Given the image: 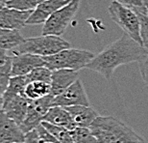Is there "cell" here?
Here are the masks:
<instances>
[{
    "mask_svg": "<svg viewBox=\"0 0 148 143\" xmlns=\"http://www.w3.org/2000/svg\"><path fill=\"white\" fill-rule=\"evenodd\" d=\"M140 72L144 83L148 86V54L140 62H138Z\"/></svg>",
    "mask_w": 148,
    "mask_h": 143,
    "instance_id": "28",
    "label": "cell"
},
{
    "mask_svg": "<svg viewBox=\"0 0 148 143\" xmlns=\"http://www.w3.org/2000/svg\"><path fill=\"white\" fill-rule=\"evenodd\" d=\"M25 133L16 121L0 109V143H24Z\"/></svg>",
    "mask_w": 148,
    "mask_h": 143,
    "instance_id": "10",
    "label": "cell"
},
{
    "mask_svg": "<svg viewBox=\"0 0 148 143\" xmlns=\"http://www.w3.org/2000/svg\"><path fill=\"white\" fill-rule=\"evenodd\" d=\"M33 11H22L4 7L0 9V27L11 30H20L27 25V20Z\"/></svg>",
    "mask_w": 148,
    "mask_h": 143,
    "instance_id": "11",
    "label": "cell"
},
{
    "mask_svg": "<svg viewBox=\"0 0 148 143\" xmlns=\"http://www.w3.org/2000/svg\"><path fill=\"white\" fill-rule=\"evenodd\" d=\"M44 143H56V142H44Z\"/></svg>",
    "mask_w": 148,
    "mask_h": 143,
    "instance_id": "34",
    "label": "cell"
},
{
    "mask_svg": "<svg viewBox=\"0 0 148 143\" xmlns=\"http://www.w3.org/2000/svg\"><path fill=\"white\" fill-rule=\"evenodd\" d=\"M41 124L46 128V130L57 139L59 143H74L71 133L69 129L60 126H55L47 122H41Z\"/></svg>",
    "mask_w": 148,
    "mask_h": 143,
    "instance_id": "20",
    "label": "cell"
},
{
    "mask_svg": "<svg viewBox=\"0 0 148 143\" xmlns=\"http://www.w3.org/2000/svg\"><path fill=\"white\" fill-rule=\"evenodd\" d=\"M29 103H30V100L21 95H17L11 98L10 100L5 101L2 109L9 117L16 121L20 126L27 114Z\"/></svg>",
    "mask_w": 148,
    "mask_h": 143,
    "instance_id": "13",
    "label": "cell"
},
{
    "mask_svg": "<svg viewBox=\"0 0 148 143\" xmlns=\"http://www.w3.org/2000/svg\"><path fill=\"white\" fill-rule=\"evenodd\" d=\"M26 85H27V81H26L25 76H12L7 90H6L4 95H3L4 102L7 100H10L11 98L14 96H17V95L24 96V90Z\"/></svg>",
    "mask_w": 148,
    "mask_h": 143,
    "instance_id": "19",
    "label": "cell"
},
{
    "mask_svg": "<svg viewBox=\"0 0 148 143\" xmlns=\"http://www.w3.org/2000/svg\"><path fill=\"white\" fill-rule=\"evenodd\" d=\"M43 122H47L55 126H60L72 131L76 126L74 125L69 112L62 106H52L43 117Z\"/></svg>",
    "mask_w": 148,
    "mask_h": 143,
    "instance_id": "16",
    "label": "cell"
},
{
    "mask_svg": "<svg viewBox=\"0 0 148 143\" xmlns=\"http://www.w3.org/2000/svg\"><path fill=\"white\" fill-rule=\"evenodd\" d=\"M12 77V61L0 67V93L4 95Z\"/></svg>",
    "mask_w": 148,
    "mask_h": 143,
    "instance_id": "25",
    "label": "cell"
},
{
    "mask_svg": "<svg viewBox=\"0 0 148 143\" xmlns=\"http://www.w3.org/2000/svg\"><path fill=\"white\" fill-rule=\"evenodd\" d=\"M148 54V49L128 35L122 36L95 55L86 69L94 71L110 80L116 68L134 62H140Z\"/></svg>",
    "mask_w": 148,
    "mask_h": 143,
    "instance_id": "1",
    "label": "cell"
},
{
    "mask_svg": "<svg viewBox=\"0 0 148 143\" xmlns=\"http://www.w3.org/2000/svg\"><path fill=\"white\" fill-rule=\"evenodd\" d=\"M114 1H116L124 6L137 10V9L146 8V3L148 0H114Z\"/></svg>",
    "mask_w": 148,
    "mask_h": 143,
    "instance_id": "27",
    "label": "cell"
},
{
    "mask_svg": "<svg viewBox=\"0 0 148 143\" xmlns=\"http://www.w3.org/2000/svg\"><path fill=\"white\" fill-rule=\"evenodd\" d=\"M146 7H147V12H148V1H147V3H146Z\"/></svg>",
    "mask_w": 148,
    "mask_h": 143,
    "instance_id": "33",
    "label": "cell"
},
{
    "mask_svg": "<svg viewBox=\"0 0 148 143\" xmlns=\"http://www.w3.org/2000/svg\"><path fill=\"white\" fill-rule=\"evenodd\" d=\"M46 0H8L6 7L22 11H34L35 9Z\"/></svg>",
    "mask_w": 148,
    "mask_h": 143,
    "instance_id": "23",
    "label": "cell"
},
{
    "mask_svg": "<svg viewBox=\"0 0 148 143\" xmlns=\"http://www.w3.org/2000/svg\"><path fill=\"white\" fill-rule=\"evenodd\" d=\"M51 93L50 83L43 81H33L26 85L24 90V96L30 101H36L48 96Z\"/></svg>",
    "mask_w": 148,
    "mask_h": 143,
    "instance_id": "18",
    "label": "cell"
},
{
    "mask_svg": "<svg viewBox=\"0 0 148 143\" xmlns=\"http://www.w3.org/2000/svg\"><path fill=\"white\" fill-rule=\"evenodd\" d=\"M24 143H41L40 140V137L38 135V133L36 129L31 131L27 133H25V140Z\"/></svg>",
    "mask_w": 148,
    "mask_h": 143,
    "instance_id": "30",
    "label": "cell"
},
{
    "mask_svg": "<svg viewBox=\"0 0 148 143\" xmlns=\"http://www.w3.org/2000/svg\"><path fill=\"white\" fill-rule=\"evenodd\" d=\"M12 52V76H26L38 67L44 66V59L41 56L31 53Z\"/></svg>",
    "mask_w": 148,
    "mask_h": 143,
    "instance_id": "9",
    "label": "cell"
},
{
    "mask_svg": "<svg viewBox=\"0 0 148 143\" xmlns=\"http://www.w3.org/2000/svg\"><path fill=\"white\" fill-rule=\"evenodd\" d=\"M53 100L54 97L48 95L36 101H30L26 117L20 125L23 133H27L31 132L41 124L44 115L53 106Z\"/></svg>",
    "mask_w": 148,
    "mask_h": 143,
    "instance_id": "7",
    "label": "cell"
},
{
    "mask_svg": "<svg viewBox=\"0 0 148 143\" xmlns=\"http://www.w3.org/2000/svg\"><path fill=\"white\" fill-rule=\"evenodd\" d=\"M66 49H70V44L62 39L60 36L41 35L38 37L25 39L20 46L12 51L16 53H31L45 57L56 54Z\"/></svg>",
    "mask_w": 148,
    "mask_h": 143,
    "instance_id": "4",
    "label": "cell"
},
{
    "mask_svg": "<svg viewBox=\"0 0 148 143\" xmlns=\"http://www.w3.org/2000/svg\"><path fill=\"white\" fill-rule=\"evenodd\" d=\"M80 8V0H71L69 4L56 11L43 23L42 35L61 36L69 27Z\"/></svg>",
    "mask_w": 148,
    "mask_h": 143,
    "instance_id": "6",
    "label": "cell"
},
{
    "mask_svg": "<svg viewBox=\"0 0 148 143\" xmlns=\"http://www.w3.org/2000/svg\"><path fill=\"white\" fill-rule=\"evenodd\" d=\"M140 22V38L143 46L148 49V12L147 7L135 10Z\"/></svg>",
    "mask_w": 148,
    "mask_h": 143,
    "instance_id": "24",
    "label": "cell"
},
{
    "mask_svg": "<svg viewBox=\"0 0 148 143\" xmlns=\"http://www.w3.org/2000/svg\"><path fill=\"white\" fill-rule=\"evenodd\" d=\"M90 129L99 143H146L132 128L112 116H98Z\"/></svg>",
    "mask_w": 148,
    "mask_h": 143,
    "instance_id": "2",
    "label": "cell"
},
{
    "mask_svg": "<svg viewBox=\"0 0 148 143\" xmlns=\"http://www.w3.org/2000/svg\"><path fill=\"white\" fill-rule=\"evenodd\" d=\"M24 40L25 39L18 30H11L0 27V49L12 51L20 46Z\"/></svg>",
    "mask_w": 148,
    "mask_h": 143,
    "instance_id": "17",
    "label": "cell"
},
{
    "mask_svg": "<svg viewBox=\"0 0 148 143\" xmlns=\"http://www.w3.org/2000/svg\"><path fill=\"white\" fill-rule=\"evenodd\" d=\"M74 143H99L90 128L76 127L70 131Z\"/></svg>",
    "mask_w": 148,
    "mask_h": 143,
    "instance_id": "21",
    "label": "cell"
},
{
    "mask_svg": "<svg viewBox=\"0 0 148 143\" xmlns=\"http://www.w3.org/2000/svg\"><path fill=\"white\" fill-rule=\"evenodd\" d=\"M51 76H52V71L48 69L45 66L38 67L35 70H33L31 73L26 74V81L27 84L33 81H43L50 83L51 82Z\"/></svg>",
    "mask_w": 148,
    "mask_h": 143,
    "instance_id": "22",
    "label": "cell"
},
{
    "mask_svg": "<svg viewBox=\"0 0 148 143\" xmlns=\"http://www.w3.org/2000/svg\"><path fill=\"white\" fill-rule=\"evenodd\" d=\"M108 12L112 22L116 23L124 33L143 46L140 19L134 9L124 6L116 1H112L109 6Z\"/></svg>",
    "mask_w": 148,
    "mask_h": 143,
    "instance_id": "5",
    "label": "cell"
},
{
    "mask_svg": "<svg viewBox=\"0 0 148 143\" xmlns=\"http://www.w3.org/2000/svg\"><path fill=\"white\" fill-rule=\"evenodd\" d=\"M92 52L84 49H66L56 54L45 56L44 66L51 71L55 70H72L79 72L82 69H86L87 65L94 57Z\"/></svg>",
    "mask_w": 148,
    "mask_h": 143,
    "instance_id": "3",
    "label": "cell"
},
{
    "mask_svg": "<svg viewBox=\"0 0 148 143\" xmlns=\"http://www.w3.org/2000/svg\"><path fill=\"white\" fill-rule=\"evenodd\" d=\"M10 61H12V52L9 50L0 49V67L8 64Z\"/></svg>",
    "mask_w": 148,
    "mask_h": 143,
    "instance_id": "29",
    "label": "cell"
},
{
    "mask_svg": "<svg viewBox=\"0 0 148 143\" xmlns=\"http://www.w3.org/2000/svg\"><path fill=\"white\" fill-rule=\"evenodd\" d=\"M69 112L76 127L90 128L93 121L98 117V113L92 107L86 106H74L64 107Z\"/></svg>",
    "mask_w": 148,
    "mask_h": 143,
    "instance_id": "15",
    "label": "cell"
},
{
    "mask_svg": "<svg viewBox=\"0 0 148 143\" xmlns=\"http://www.w3.org/2000/svg\"><path fill=\"white\" fill-rule=\"evenodd\" d=\"M3 103H4V99H3V95L0 93V109L3 108Z\"/></svg>",
    "mask_w": 148,
    "mask_h": 143,
    "instance_id": "32",
    "label": "cell"
},
{
    "mask_svg": "<svg viewBox=\"0 0 148 143\" xmlns=\"http://www.w3.org/2000/svg\"><path fill=\"white\" fill-rule=\"evenodd\" d=\"M8 0H0V9L6 7V4H7Z\"/></svg>",
    "mask_w": 148,
    "mask_h": 143,
    "instance_id": "31",
    "label": "cell"
},
{
    "mask_svg": "<svg viewBox=\"0 0 148 143\" xmlns=\"http://www.w3.org/2000/svg\"><path fill=\"white\" fill-rule=\"evenodd\" d=\"M71 0H46L33 11L27 20V25H37L44 23L56 11L69 4Z\"/></svg>",
    "mask_w": 148,
    "mask_h": 143,
    "instance_id": "12",
    "label": "cell"
},
{
    "mask_svg": "<svg viewBox=\"0 0 148 143\" xmlns=\"http://www.w3.org/2000/svg\"><path fill=\"white\" fill-rule=\"evenodd\" d=\"M74 106H90V100L80 79H77L63 93L54 97L53 100V106L69 107Z\"/></svg>",
    "mask_w": 148,
    "mask_h": 143,
    "instance_id": "8",
    "label": "cell"
},
{
    "mask_svg": "<svg viewBox=\"0 0 148 143\" xmlns=\"http://www.w3.org/2000/svg\"><path fill=\"white\" fill-rule=\"evenodd\" d=\"M79 73L72 70H55L52 71L51 76V93L50 95L53 97H56L58 95L69 87L78 79Z\"/></svg>",
    "mask_w": 148,
    "mask_h": 143,
    "instance_id": "14",
    "label": "cell"
},
{
    "mask_svg": "<svg viewBox=\"0 0 148 143\" xmlns=\"http://www.w3.org/2000/svg\"><path fill=\"white\" fill-rule=\"evenodd\" d=\"M36 131L38 133V135L40 137V140L41 143H44V142H56V143H59L57 141L54 136H53L51 133H50L48 131L46 130V128L43 126L42 124L38 125V126L36 128Z\"/></svg>",
    "mask_w": 148,
    "mask_h": 143,
    "instance_id": "26",
    "label": "cell"
}]
</instances>
